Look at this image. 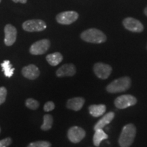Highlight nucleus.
I'll use <instances>...</instances> for the list:
<instances>
[{
    "label": "nucleus",
    "mask_w": 147,
    "mask_h": 147,
    "mask_svg": "<svg viewBox=\"0 0 147 147\" xmlns=\"http://www.w3.org/2000/svg\"><path fill=\"white\" fill-rule=\"evenodd\" d=\"M86 132L80 127H71L67 131V137L72 143H78L85 137Z\"/></svg>",
    "instance_id": "obj_9"
},
{
    "label": "nucleus",
    "mask_w": 147,
    "mask_h": 147,
    "mask_svg": "<svg viewBox=\"0 0 147 147\" xmlns=\"http://www.w3.org/2000/svg\"><path fill=\"white\" fill-rule=\"evenodd\" d=\"M4 33L5 45L8 47L13 45L16 42V36H17V31L16 27L10 24H8L4 27Z\"/></svg>",
    "instance_id": "obj_11"
},
{
    "label": "nucleus",
    "mask_w": 147,
    "mask_h": 147,
    "mask_svg": "<svg viewBox=\"0 0 147 147\" xmlns=\"http://www.w3.org/2000/svg\"><path fill=\"white\" fill-rule=\"evenodd\" d=\"M85 100L82 97H72L69 99L66 103V106L68 109L74 110V111H79L83 107Z\"/></svg>",
    "instance_id": "obj_14"
},
{
    "label": "nucleus",
    "mask_w": 147,
    "mask_h": 147,
    "mask_svg": "<svg viewBox=\"0 0 147 147\" xmlns=\"http://www.w3.org/2000/svg\"><path fill=\"white\" fill-rule=\"evenodd\" d=\"M1 0H0V2H1Z\"/></svg>",
    "instance_id": "obj_28"
},
{
    "label": "nucleus",
    "mask_w": 147,
    "mask_h": 147,
    "mask_svg": "<svg viewBox=\"0 0 147 147\" xmlns=\"http://www.w3.org/2000/svg\"><path fill=\"white\" fill-rule=\"evenodd\" d=\"M76 73V68L72 63L64 64L56 71L57 76L59 78L65 76H73Z\"/></svg>",
    "instance_id": "obj_12"
},
{
    "label": "nucleus",
    "mask_w": 147,
    "mask_h": 147,
    "mask_svg": "<svg viewBox=\"0 0 147 147\" xmlns=\"http://www.w3.org/2000/svg\"><path fill=\"white\" fill-rule=\"evenodd\" d=\"M106 106L104 104H92L89 107L90 115L93 117H99L106 113Z\"/></svg>",
    "instance_id": "obj_16"
},
{
    "label": "nucleus",
    "mask_w": 147,
    "mask_h": 147,
    "mask_svg": "<svg viewBox=\"0 0 147 147\" xmlns=\"http://www.w3.org/2000/svg\"><path fill=\"white\" fill-rule=\"evenodd\" d=\"M115 114L114 112H109V113L106 114L96 123V124L93 127V129L96 130L98 129L104 128L107 125L111 123V121L115 118Z\"/></svg>",
    "instance_id": "obj_15"
},
{
    "label": "nucleus",
    "mask_w": 147,
    "mask_h": 147,
    "mask_svg": "<svg viewBox=\"0 0 147 147\" xmlns=\"http://www.w3.org/2000/svg\"><path fill=\"white\" fill-rule=\"evenodd\" d=\"M47 28V24L40 19H32L25 21L23 23V29L28 32H42Z\"/></svg>",
    "instance_id": "obj_4"
},
{
    "label": "nucleus",
    "mask_w": 147,
    "mask_h": 147,
    "mask_svg": "<svg viewBox=\"0 0 147 147\" xmlns=\"http://www.w3.org/2000/svg\"><path fill=\"white\" fill-rule=\"evenodd\" d=\"M51 144L47 141H37L32 142L28 145L27 147H51Z\"/></svg>",
    "instance_id": "obj_22"
},
{
    "label": "nucleus",
    "mask_w": 147,
    "mask_h": 147,
    "mask_svg": "<svg viewBox=\"0 0 147 147\" xmlns=\"http://www.w3.org/2000/svg\"><path fill=\"white\" fill-rule=\"evenodd\" d=\"M95 134L93 135V144L95 146H100L102 141L104 140L107 139L108 136L105 133V131L103 130V129H98L95 130Z\"/></svg>",
    "instance_id": "obj_17"
},
{
    "label": "nucleus",
    "mask_w": 147,
    "mask_h": 147,
    "mask_svg": "<svg viewBox=\"0 0 147 147\" xmlns=\"http://www.w3.org/2000/svg\"><path fill=\"white\" fill-rule=\"evenodd\" d=\"M14 3H26L27 0H12Z\"/></svg>",
    "instance_id": "obj_26"
},
{
    "label": "nucleus",
    "mask_w": 147,
    "mask_h": 147,
    "mask_svg": "<svg viewBox=\"0 0 147 147\" xmlns=\"http://www.w3.org/2000/svg\"><path fill=\"white\" fill-rule=\"evenodd\" d=\"M0 131H1V129H0Z\"/></svg>",
    "instance_id": "obj_29"
},
{
    "label": "nucleus",
    "mask_w": 147,
    "mask_h": 147,
    "mask_svg": "<svg viewBox=\"0 0 147 147\" xmlns=\"http://www.w3.org/2000/svg\"><path fill=\"white\" fill-rule=\"evenodd\" d=\"M136 135V128L132 123L125 125L119 138V144L121 147H129L134 142Z\"/></svg>",
    "instance_id": "obj_1"
},
{
    "label": "nucleus",
    "mask_w": 147,
    "mask_h": 147,
    "mask_svg": "<svg viewBox=\"0 0 147 147\" xmlns=\"http://www.w3.org/2000/svg\"><path fill=\"white\" fill-rule=\"evenodd\" d=\"M51 47V42L48 39L40 40L37 41L31 46L29 52L32 55H40L47 52Z\"/></svg>",
    "instance_id": "obj_5"
},
{
    "label": "nucleus",
    "mask_w": 147,
    "mask_h": 147,
    "mask_svg": "<svg viewBox=\"0 0 147 147\" xmlns=\"http://www.w3.org/2000/svg\"><path fill=\"white\" fill-rule=\"evenodd\" d=\"M1 66L2 67V71L4 72V75L5 76L8 77V78H10L11 76H12L14 71V68L12 67V65L10 63V61H3V63L1 64Z\"/></svg>",
    "instance_id": "obj_19"
},
{
    "label": "nucleus",
    "mask_w": 147,
    "mask_h": 147,
    "mask_svg": "<svg viewBox=\"0 0 147 147\" xmlns=\"http://www.w3.org/2000/svg\"><path fill=\"white\" fill-rule=\"evenodd\" d=\"M46 59L51 65L56 66L63 61V55L59 52L51 53L47 55Z\"/></svg>",
    "instance_id": "obj_18"
},
{
    "label": "nucleus",
    "mask_w": 147,
    "mask_h": 147,
    "mask_svg": "<svg viewBox=\"0 0 147 147\" xmlns=\"http://www.w3.org/2000/svg\"><path fill=\"white\" fill-rule=\"evenodd\" d=\"M40 70L38 67L34 64L25 66L22 69V74L24 77L29 80H35L40 76Z\"/></svg>",
    "instance_id": "obj_13"
},
{
    "label": "nucleus",
    "mask_w": 147,
    "mask_h": 147,
    "mask_svg": "<svg viewBox=\"0 0 147 147\" xmlns=\"http://www.w3.org/2000/svg\"><path fill=\"white\" fill-rule=\"evenodd\" d=\"M80 38L84 42L93 44H102L106 41V36L100 29L91 28L84 31L80 34Z\"/></svg>",
    "instance_id": "obj_2"
},
{
    "label": "nucleus",
    "mask_w": 147,
    "mask_h": 147,
    "mask_svg": "<svg viewBox=\"0 0 147 147\" xmlns=\"http://www.w3.org/2000/svg\"><path fill=\"white\" fill-rule=\"evenodd\" d=\"M114 103L115 106L119 109H125L135 105L137 103V99L131 95H122L117 97Z\"/></svg>",
    "instance_id": "obj_6"
},
{
    "label": "nucleus",
    "mask_w": 147,
    "mask_h": 147,
    "mask_svg": "<svg viewBox=\"0 0 147 147\" xmlns=\"http://www.w3.org/2000/svg\"><path fill=\"white\" fill-rule=\"evenodd\" d=\"M25 105H26L27 107L29 108V109L35 110L38 109L40 106V104L38 101L34 100V99L29 98L27 99L26 102H25Z\"/></svg>",
    "instance_id": "obj_21"
},
{
    "label": "nucleus",
    "mask_w": 147,
    "mask_h": 147,
    "mask_svg": "<svg viewBox=\"0 0 147 147\" xmlns=\"http://www.w3.org/2000/svg\"><path fill=\"white\" fill-rule=\"evenodd\" d=\"M131 84V80L129 77H121L108 84L106 87V91L110 93H121L129 89Z\"/></svg>",
    "instance_id": "obj_3"
},
{
    "label": "nucleus",
    "mask_w": 147,
    "mask_h": 147,
    "mask_svg": "<svg viewBox=\"0 0 147 147\" xmlns=\"http://www.w3.org/2000/svg\"><path fill=\"white\" fill-rule=\"evenodd\" d=\"M144 12V14H146V16H147V6L146 7V8H145Z\"/></svg>",
    "instance_id": "obj_27"
},
{
    "label": "nucleus",
    "mask_w": 147,
    "mask_h": 147,
    "mask_svg": "<svg viewBox=\"0 0 147 147\" xmlns=\"http://www.w3.org/2000/svg\"><path fill=\"white\" fill-rule=\"evenodd\" d=\"M123 25L125 28L131 32L140 33L144 30V26L141 22L132 17L125 18L123 21Z\"/></svg>",
    "instance_id": "obj_10"
},
{
    "label": "nucleus",
    "mask_w": 147,
    "mask_h": 147,
    "mask_svg": "<svg viewBox=\"0 0 147 147\" xmlns=\"http://www.w3.org/2000/svg\"><path fill=\"white\" fill-rule=\"evenodd\" d=\"M12 143V140L10 138H6L0 140V147H8Z\"/></svg>",
    "instance_id": "obj_25"
},
{
    "label": "nucleus",
    "mask_w": 147,
    "mask_h": 147,
    "mask_svg": "<svg viewBox=\"0 0 147 147\" xmlns=\"http://www.w3.org/2000/svg\"><path fill=\"white\" fill-rule=\"evenodd\" d=\"M7 95V90L5 87H0V105L5 102Z\"/></svg>",
    "instance_id": "obj_23"
},
{
    "label": "nucleus",
    "mask_w": 147,
    "mask_h": 147,
    "mask_svg": "<svg viewBox=\"0 0 147 147\" xmlns=\"http://www.w3.org/2000/svg\"><path fill=\"white\" fill-rule=\"evenodd\" d=\"M78 18V14L75 11H65L58 14L56 20L58 23L61 25H70L74 23Z\"/></svg>",
    "instance_id": "obj_7"
},
{
    "label": "nucleus",
    "mask_w": 147,
    "mask_h": 147,
    "mask_svg": "<svg viewBox=\"0 0 147 147\" xmlns=\"http://www.w3.org/2000/svg\"><path fill=\"white\" fill-rule=\"evenodd\" d=\"M112 67L108 64L104 63H96L93 65V71L97 78L105 80L112 73Z\"/></svg>",
    "instance_id": "obj_8"
},
{
    "label": "nucleus",
    "mask_w": 147,
    "mask_h": 147,
    "mask_svg": "<svg viewBox=\"0 0 147 147\" xmlns=\"http://www.w3.org/2000/svg\"><path fill=\"white\" fill-rule=\"evenodd\" d=\"M55 108V105L54 103L51 102V101H49V102L46 103L45 106H44V110L46 112H50L54 110Z\"/></svg>",
    "instance_id": "obj_24"
},
{
    "label": "nucleus",
    "mask_w": 147,
    "mask_h": 147,
    "mask_svg": "<svg viewBox=\"0 0 147 147\" xmlns=\"http://www.w3.org/2000/svg\"><path fill=\"white\" fill-rule=\"evenodd\" d=\"M53 123V118L52 115H45L44 116V121L43 124L41 126V129L42 130H44V131H47V130L51 129L52 128Z\"/></svg>",
    "instance_id": "obj_20"
}]
</instances>
